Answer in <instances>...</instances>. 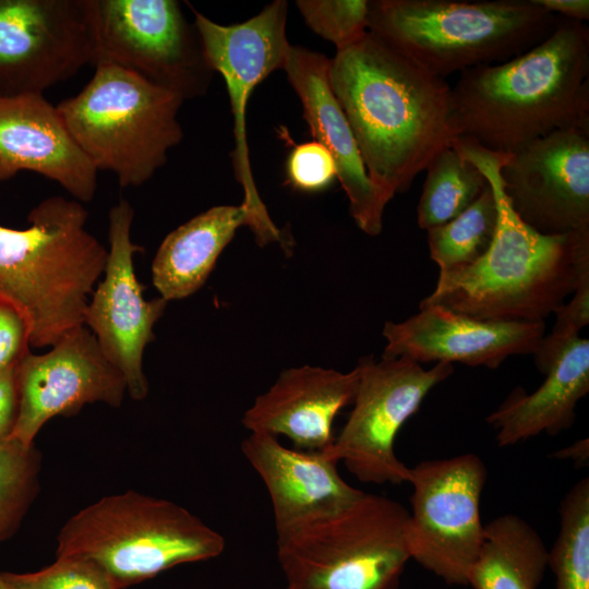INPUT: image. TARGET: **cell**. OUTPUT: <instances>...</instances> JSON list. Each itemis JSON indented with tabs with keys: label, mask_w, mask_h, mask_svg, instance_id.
Returning a JSON list of instances; mask_svg holds the SVG:
<instances>
[{
	"label": "cell",
	"mask_w": 589,
	"mask_h": 589,
	"mask_svg": "<svg viewBox=\"0 0 589 589\" xmlns=\"http://www.w3.org/2000/svg\"><path fill=\"white\" fill-rule=\"evenodd\" d=\"M329 82L366 172L388 201L459 136L447 82L370 32L330 59Z\"/></svg>",
	"instance_id": "6da1fadb"
},
{
	"label": "cell",
	"mask_w": 589,
	"mask_h": 589,
	"mask_svg": "<svg viewBox=\"0 0 589 589\" xmlns=\"http://www.w3.org/2000/svg\"><path fill=\"white\" fill-rule=\"evenodd\" d=\"M453 147L489 180L498 208L497 228L482 257L440 273L435 289L419 305L438 304L480 320L544 322L589 275V232H537L503 193L500 170L509 154L466 137H457Z\"/></svg>",
	"instance_id": "7a4b0ae2"
},
{
	"label": "cell",
	"mask_w": 589,
	"mask_h": 589,
	"mask_svg": "<svg viewBox=\"0 0 589 589\" xmlns=\"http://www.w3.org/2000/svg\"><path fill=\"white\" fill-rule=\"evenodd\" d=\"M458 137L514 154L554 131L589 129V27L561 17L527 51L460 72L450 87Z\"/></svg>",
	"instance_id": "3957f363"
},
{
	"label": "cell",
	"mask_w": 589,
	"mask_h": 589,
	"mask_svg": "<svg viewBox=\"0 0 589 589\" xmlns=\"http://www.w3.org/2000/svg\"><path fill=\"white\" fill-rule=\"evenodd\" d=\"M87 217L80 202L51 196L29 212L27 228L0 225V297L24 318L31 347H51L84 325L108 254Z\"/></svg>",
	"instance_id": "277c9868"
},
{
	"label": "cell",
	"mask_w": 589,
	"mask_h": 589,
	"mask_svg": "<svg viewBox=\"0 0 589 589\" xmlns=\"http://www.w3.org/2000/svg\"><path fill=\"white\" fill-rule=\"evenodd\" d=\"M561 17L536 0H376L370 1L369 32L445 80L527 51Z\"/></svg>",
	"instance_id": "5b68a950"
},
{
	"label": "cell",
	"mask_w": 589,
	"mask_h": 589,
	"mask_svg": "<svg viewBox=\"0 0 589 589\" xmlns=\"http://www.w3.org/2000/svg\"><path fill=\"white\" fill-rule=\"evenodd\" d=\"M56 555L100 566L117 589L175 566L219 556L225 538L183 506L133 490L104 496L69 518Z\"/></svg>",
	"instance_id": "8992f818"
},
{
	"label": "cell",
	"mask_w": 589,
	"mask_h": 589,
	"mask_svg": "<svg viewBox=\"0 0 589 589\" xmlns=\"http://www.w3.org/2000/svg\"><path fill=\"white\" fill-rule=\"evenodd\" d=\"M184 99L122 68L100 64L84 88L56 106L77 146L121 188L140 187L183 137Z\"/></svg>",
	"instance_id": "52a82bcc"
},
{
	"label": "cell",
	"mask_w": 589,
	"mask_h": 589,
	"mask_svg": "<svg viewBox=\"0 0 589 589\" xmlns=\"http://www.w3.org/2000/svg\"><path fill=\"white\" fill-rule=\"evenodd\" d=\"M409 510L365 493L330 515L276 533L286 589H397L407 562Z\"/></svg>",
	"instance_id": "ba28073f"
},
{
	"label": "cell",
	"mask_w": 589,
	"mask_h": 589,
	"mask_svg": "<svg viewBox=\"0 0 589 589\" xmlns=\"http://www.w3.org/2000/svg\"><path fill=\"white\" fill-rule=\"evenodd\" d=\"M93 67L110 64L184 100L206 92L208 68L197 31L176 0H85Z\"/></svg>",
	"instance_id": "9c48e42d"
},
{
	"label": "cell",
	"mask_w": 589,
	"mask_h": 589,
	"mask_svg": "<svg viewBox=\"0 0 589 589\" xmlns=\"http://www.w3.org/2000/svg\"><path fill=\"white\" fill-rule=\"evenodd\" d=\"M488 470L473 453L410 468L411 512L404 536L409 557L447 585L467 586L484 537L480 503Z\"/></svg>",
	"instance_id": "30bf717a"
},
{
	"label": "cell",
	"mask_w": 589,
	"mask_h": 589,
	"mask_svg": "<svg viewBox=\"0 0 589 589\" xmlns=\"http://www.w3.org/2000/svg\"><path fill=\"white\" fill-rule=\"evenodd\" d=\"M353 408L326 454L364 483L408 482L410 468L395 453V440L423 399L454 371L438 362L430 369L406 358L363 357Z\"/></svg>",
	"instance_id": "8fae6325"
},
{
	"label": "cell",
	"mask_w": 589,
	"mask_h": 589,
	"mask_svg": "<svg viewBox=\"0 0 589 589\" xmlns=\"http://www.w3.org/2000/svg\"><path fill=\"white\" fill-rule=\"evenodd\" d=\"M288 3L277 0L245 22L220 25L192 8L208 68L224 77L233 117L232 165L243 190V202L256 221V241L284 243L271 219L252 175L247 140V106L254 87L283 69L291 45L286 35Z\"/></svg>",
	"instance_id": "7c38bea8"
},
{
	"label": "cell",
	"mask_w": 589,
	"mask_h": 589,
	"mask_svg": "<svg viewBox=\"0 0 589 589\" xmlns=\"http://www.w3.org/2000/svg\"><path fill=\"white\" fill-rule=\"evenodd\" d=\"M85 0H0V96L44 91L93 65Z\"/></svg>",
	"instance_id": "4fadbf2b"
},
{
	"label": "cell",
	"mask_w": 589,
	"mask_h": 589,
	"mask_svg": "<svg viewBox=\"0 0 589 589\" xmlns=\"http://www.w3.org/2000/svg\"><path fill=\"white\" fill-rule=\"evenodd\" d=\"M134 211L121 199L109 212V250L104 278L94 288L84 315V325L94 334L106 358L122 373L127 393L134 400L148 394L143 370L144 349L154 340L155 323L167 301L146 300L137 280L133 256L143 248L131 240Z\"/></svg>",
	"instance_id": "5bb4252c"
},
{
	"label": "cell",
	"mask_w": 589,
	"mask_h": 589,
	"mask_svg": "<svg viewBox=\"0 0 589 589\" xmlns=\"http://www.w3.org/2000/svg\"><path fill=\"white\" fill-rule=\"evenodd\" d=\"M500 178L512 209L537 232H589V129L531 142L509 154Z\"/></svg>",
	"instance_id": "9a60e30c"
},
{
	"label": "cell",
	"mask_w": 589,
	"mask_h": 589,
	"mask_svg": "<svg viewBox=\"0 0 589 589\" xmlns=\"http://www.w3.org/2000/svg\"><path fill=\"white\" fill-rule=\"evenodd\" d=\"M19 417L11 435L24 445L56 416L75 414L86 404L119 407L127 393L122 373L96 337L81 325L43 354L27 352L16 365Z\"/></svg>",
	"instance_id": "2e32d148"
},
{
	"label": "cell",
	"mask_w": 589,
	"mask_h": 589,
	"mask_svg": "<svg viewBox=\"0 0 589 589\" xmlns=\"http://www.w3.org/2000/svg\"><path fill=\"white\" fill-rule=\"evenodd\" d=\"M419 309L402 322L385 323L382 357L496 369L510 356L533 354L544 337V322L480 320L438 304Z\"/></svg>",
	"instance_id": "e0dca14e"
},
{
	"label": "cell",
	"mask_w": 589,
	"mask_h": 589,
	"mask_svg": "<svg viewBox=\"0 0 589 589\" xmlns=\"http://www.w3.org/2000/svg\"><path fill=\"white\" fill-rule=\"evenodd\" d=\"M330 59L310 49L291 46L285 70L297 93L314 141L334 158L337 179L349 201L357 226L370 236L382 231L389 202L370 179L357 142L329 82Z\"/></svg>",
	"instance_id": "ac0fdd59"
},
{
	"label": "cell",
	"mask_w": 589,
	"mask_h": 589,
	"mask_svg": "<svg viewBox=\"0 0 589 589\" xmlns=\"http://www.w3.org/2000/svg\"><path fill=\"white\" fill-rule=\"evenodd\" d=\"M32 171L81 202L94 199L97 169L44 95L0 96V183Z\"/></svg>",
	"instance_id": "d6986e66"
},
{
	"label": "cell",
	"mask_w": 589,
	"mask_h": 589,
	"mask_svg": "<svg viewBox=\"0 0 589 589\" xmlns=\"http://www.w3.org/2000/svg\"><path fill=\"white\" fill-rule=\"evenodd\" d=\"M359 369L339 372L303 365L280 373L242 417L250 433L286 436L299 449L324 450L334 442L336 416L352 405Z\"/></svg>",
	"instance_id": "ffe728a7"
},
{
	"label": "cell",
	"mask_w": 589,
	"mask_h": 589,
	"mask_svg": "<svg viewBox=\"0 0 589 589\" xmlns=\"http://www.w3.org/2000/svg\"><path fill=\"white\" fill-rule=\"evenodd\" d=\"M241 450L268 492L276 533L338 512L363 492L342 479L325 450L289 448L264 433H250Z\"/></svg>",
	"instance_id": "44dd1931"
},
{
	"label": "cell",
	"mask_w": 589,
	"mask_h": 589,
	"mask_svg": "<svg viewBox=\"0 0 589 589\" xmlns=\"http://www.w3.org/2000/svg\"><path fill=\"white\" fill-rule=\"evenodd\" d=\"M544 382L531 394L514 389L486 417L500 447L516 445L541 433L554 436L569 429L576 406L589 392V340H568L548 364Z\"/></svg>",
	"instance_id": "7402d4cb"
},
{
	"label": "cell",
	"mask_w": 589,
	"mask_h": 589,
	"mask_svg": "<svg viewBox=\"0 0 589 589\" xmlns=\"http://www.w3.org/2000/svg\"><path fill=\"white\" fill-rule=\"evenodd\" d=\"M241 226L255 235V218L242 203L214 206L168 233L152 263V280L160 297L168 302L197 291Z\"/></svg>",
	"instance_id": "603a6c76"
},
{
	"label": "cell",
	"mask_w": 589,
	"mask_h": 589,
	"mask_svg": "<svg viewBox=\"0 0 589 589\" xmlns=\"http://www.w3.org/2000/svg\"><path fill=\"white\" fill-rule=\"evenodd\" d=\"M549 550L532 526L515 514L484 525L480 553L467 586L473 589H537L548 568Z\"/></svg>",
	"instance_id": "cb8c5ba5"
},
{
	"label": "cell",
	"mask_w": 589,
	"mask_h": 589,
	"mask_svg": "<svg viewBox=\"0 0 589 589\" xmlns=\"http://www.w3.org/2000/svg\"><path fill=\"white\" fill-rule=\"evenodd\" d=\"M417 207L418 225H444L467 209L489 185L486 177L453 147L436 155L426 167Z\"/></svg>",
	"instance_id": "d4e9b609"
},
{
	"label": "cell",
	"mask_w": 589,
	"mask_h": 589,
	"mask_svg": "<svg viewBox=\"0 0 589 589\" xmlns=\"http://www.w3.org/2000/svg\"><path fill=\"white\" fill-rule=\"evenodd\" d=\"M489 181V180H488ZM498 221L489 182L481 195L450 221L426 230L430 256L445 273L473 264L490 249Z\"/></svg>",
	"instance_id": "484cf974"
},
{
	"label": "cell",
	"mask_w": 589,
	"mask_h": 589,
	"mask_svg": "<svg viewBox=\"0 0 589 589\" xmlns=\"http://www.w3.org/2000/svg\"><path fill=\"white\" fill-rule=\"evenodd\" d=\"M560 529L548 567L554 589H589V478L574 484L560 504Z\"/></svg>",
	"instance_id": "4316f807"
},
{
	"label": "cell",
	"mask_w": 589,
	"mask_h": 589,
	"mask_svg": "<svg viewBox=\"0 0 589 589\" xmlns=\"http://www.w3.org/2000/svg\"><path fill=\"white\" fill-rule=\"evenodd\" d=\"M41 455L34 444L0 440V543L20 528L37 497Z\"/></svg>",
	"instance_id": "83f0119b"
},
{
	"label": "cell",
	"mask_w": 589,
	"mask_h": 589,
	"mask_svg": "<svg viewBox=\"0 0 589 589\" xmlns=\"http://www.w3.org/2000/svg\"><path fill=\"white\" fill-rule=\"evenodd\" d=\"M296 3L306 25L334 44L337 52L351 47L369 32L370 1L299 0Z\"/></svg>",
	"instance_id": "f1b7e54d"
},
{
	"label": "cell",
	"mask_w": 589,
	"mask_h": 589,
	"mask_svg": "<svg viewBox=\"0 0 589 589\" xmlns=\"http://www.w3.org/2000/svg\"><path fill=\"white\" fill-rule=\"evenodd\" d=\"M8 589H117L107 573L93 561L61 555L32 573H0Z\"/></svg>",
	"instance_id": "f546056e"
},
{
	"label": "cell",
	"mask_w": 589,
	"mask_h": 589,
	"mask_svg": "<svg viewBox=\"0 0 589 589\" xmlns=\"http://www.w3.org/2000/svg\"><path fill=\"white\" fill-rule=\"evenodd\" d=\"M287 181L293 189L318 192L327 189L337 178L330 153L318 142L296 145L286 163Z\"/></svg>",
	"instance_id": "4dcf8cb0"
},
{
	"label": "cell",
	"mask_w": 589,
	"mask_h": 589,
	"mask_svg": "<svg viewBox=\"0 0 589 589\" xmlns=\"http://www.w3.org/2000/svg\"><path fill=\"white\" fill-rule=\"evenodd\" d=\"M29 347L24 318L0 297V369L17 363Z\"/></svg>",
	"instance_id": "1f68e13d"
},
{
	"label": "cell",
	"mask_w": 589,
	"mask_h": 589,
	"mask_svg": "<svg viewBox=\"0 0 589 589\" xmlns=\"http://www.w3.org/2000/svg\"><path fill=\"white\" fill-rule=\"evenodd\" d=\"M16 365L0 369V440L11 437L19 417Z\"/></svg>",
	"instance_id": "d6a6232c"
},
{
	"label": "cell",
	"mask_w": 589,
	"mask_h": 589,
	"mask_svg": "<svg viewBox=\"0 0 589 589\" xmlns=\"http://www.w3.org/2000/svg\"><path fill=\"white\" fill-rule=\"evenodd\" d=\"M545 11L579 22H585L589 19V1L588 0H536Z\"/></svg>",
	"instance_id": "836d02e7"
},
{
	"label": "cell",
	"mask_w": 589,
	"mask_h": 589,
	"mask_svg": "<svg viewBox=\"0 0 589 589\" xmlns=\"http://www.w3.org/2000/svg\"><path fill=\"white\" fill-rule=\"evenodd\" d=\"M552 456L560 459L572 460L576 467H584L589 458L588 438L578 440L569 446L555 452Z\"/></svg>",
	"instance_id": "e575fe53"
},
{
	"label": "cell",
	"mask_w": 589,
	"mask_h": 589,
	"mask_svg": "<svg viewBox=\"0 0 589 589\" xmlns=\"http://www.w3.org/2000/svg\"><path fill=\"white\" fill-rule=\"evenodd\" d=\"M0 589H8V588L5 587V585H4V582H3L2 578H1V576H0Z\"/></svg>",
	"instance_id": "d590c367"
}]
</instances>
